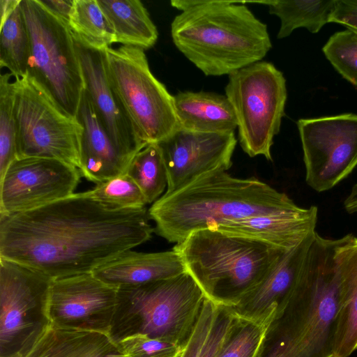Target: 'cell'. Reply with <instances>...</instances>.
Returning <instances> with one entry per match:
<instances>
[{
	"label": "cell",
	"instance_id": "6da1fadb",
	"mask_svg": "<svg viewBox=\"0 0 357 357\" xmlns=\"http://www.w3.org/2000/svg\"><path fill=\"white\" fill-rule=\"evenodd\" d=\"M146 207L113 209L86 191L19 213L0 215V257L52 279L91 273L149 241Z\"/></svg>",
	"mask_w": 357,
	"mask_h": 357
},
{
	"label": "cell",
	"instance_id": "7a4b0ae2",
	"mask_svg": "<svg viewBox=\"0 0 357 357\" xmlns=\"http://www.w3.org/2000/svg\"><path fill=\"white\" fill-rule=\"evenodd\" d=\"M337 239L314 233L295 286L272 321L258 357H333L347 303L336 271Z\"/></svg>",
	"mask_w": 357,
	"mask_h": 357
},
{
	"label": "cell",
	"instance_id": "3957f363",
	"mask_svg": "<svg viewBox=\"0 0 357 357\" xmlns=\"http://www.w3.org/2000/svg\"><path fill=\"white\" fill-rule=\"evenodd\" d=\"M298 207L285 193L256 178H238L218 170L165 192L149 214L155 223V232L177 244L197 230Z\"/></svg>",
	"mask_w": 357,
	"mask_h": 357
},
{
	"label": "cell",
	"instance_id": "277c9868",
	"mask_svg": "<svg viewBox=\"0 0 357 357\" xmlns=\"http://www.w3.org/2000/svg\"><path fill=\"white\" fill-rule=\"evenodd\" d=\"M176 48L206 76L229 75L261 61L272 47L267 25L243 2L171 1Z\"/></svg>",
	"mask_w": 357,
	"mask_h": 357
},
{
	"label": "cell",
	"instance_id": "5b68a950",
	"mask_svg": "<svg viewBox=\"0 0 357 357\" xmlns=\"http://www.w3.org/2000/svg\"><path fill=\"white\" fill-rule=\"evenodd\" d=\"M173 250L206 298L227 307L257 286L287 252L215 229L192 232Z\"/></svg>",
	"mask_w": 357,
	"mask_h": 357
},
{
	"label": "cell",
	"instance_id": "8992f818",
	"mask_svg": "<svg viewBox=\"0 0 357 357\" xmlns=\"http://www.w3.org/2000/svg\"><path fill=\"white\" fill-rule=\"evenodd\" d=\"M206 297L186 271L146 284L117 288L108 335L116 344L137 335L184 347Z\"/></svg>",
	"mask_w": 357,
	"mask_h": 357
},
{
	"label": "cell",
	"instance_id": "52a82bcc",
	"mask_svg": "<svg viewBox=\"0 0 357 357\" xmlns=\"http://www.w3.org/2000/svg\"><path fill=\"white\" fill-rule=\"evenodd\" d=\"M20 8L30 40L27 77L76 119L85 87L71 31L39 0H21Z\"/></svg>",
	"mask_w": 357,
	"mask_h": 357
},
{
	"label": "cell",
	"instance_id": "ba28073f",
	"mask_svg": "<svg viewBox=\"0 0 357 357\" xmlns=\"http://www.w3.org/2000/svg\"><path fill=\"white\" fill-rule=\"evenodd\" d=\"M109 80L141 142L159 143L179 128L174 96L151 73L144 50H105Z\"/></svg>",
	"mask_w": 357,
	"mask_h": 357
},
{
	"label": "cell",
	"instance_id": "9c48e42d",
	"mask_svg": "<svg viewBox=\"0 0 357 357\" xmlns=\"http://www.w3.org/2000/svg\"><path fill=\"white\" fill-rule=\"evenodd\" d=\"M225 96L234 108L244 152L272 160L271 147L280 130L287 97L282 73L270 62L252 63L229 75Z\"/></svg>",
	"mask_w": 357,
	"mask_h": 357
},
{
	"label": "cell",
	"instance_id": "30bf717a",
	"mask_svg": "<svg viewBox=\"0 0 357 357\" xmlns=\"http://www.w3.org/2000/svg\"><path fill=\"white\" fill-rule=\"evenodd\" d=\"M52 279L0 257V357H23L50 324Z\"/></svg>",
	"mask_w": 357,
	"mask_h": 357
},
{
	"label": "cell",
	"instance_id": "8fae6325",
	"mask_svg": "<svg viewBox=\"0 0 357 357\" xmlns=\"http://www.w3.org/2000/svg\"><path fill=\"white\" fill-rule=\"evenodd\" d=\"M17 158L55 159L80 169L82 127L29 77L15 78Z\"/></svg>",
	"mask_w": 357,
	"mask_h": 357
},
{
	"label": "cell",
	"instance_id": "7c38bea8",
	"mask_svg": "<svg viewBox=\"0 0 357 357\" xmlns=\"http://www.w3.org/2000/svg\"><path fill=\"white\" fill-rule=\"evenodd\" d=\"M297 126L312 189L329 190L357 167V114L301 119Z\"/></svg>",
	"mask_w": 357,
	"mask_h": 357
},
{
	"label": "cell",
	"instance_id": "4fadbf2b",
	"mask_svg": "<svg viewBox=\"0 0 357 357\" xmlns=\"http://www.w3.org/2000/svg\"><path fill=\"white\" fill-rule=\"evenodd\" d=\"M82 176L64 162L44 158H16L0 177V215L31 211L73 193Z\"/></svg>",
	"mask_w": 357,
	"mask_h": 357
},
{
	"label": "cell",
	"instance_id": "5bb4252c",
	"mask_svg": "<svg viewBox=\"0 0 357 357\" xmlns=\"http://www.w3.org/2000/svg\"><path fill=\"white\" fill-rule=\"evenodd\" d=\"M117 288L92 273L52 280L47 304L52 325L108 333L115 312Z\"/></svg>",
	"mask_w": 357,
	"mask_h": 357
},
{
	"label": "cell",
	"instance_id": "9a60e30c",
	"mask_svg": "<svg viewBox=\"0 0 357 357\" xmlns=\"http://www.w3.org/2000/svg\"><path fill=\"white\" fill-rule=\"evenodd\" d=\"M236 143L234 132H202L182 128L158 143L167 169L166 192H174L206 173L229 169Z\"/></svg>",
	"mask_w": 357,
	"mask_h": 357
},
{
	"label": "cell",
	"instance_id": "2e32d148",
	"mask_svg": "<svg viewBox=\"0 0 357 357\" xmlns=\"http://www.w3.org/2000/svg\"><path fill=\"white\" fill-rule=\"evenodd\" d=\"M73 35V34H72ZM84 89L104 129L121 153L130 160L146 145L137 136L110 84L105 50L94 49L73 35Z\"/></svg>",
	"mask_w": 357,
	"mask_h": 357
},
{
	"label": "cell",
	"instance_id": "e0dca14e",
	"mask_svg": "<svg viewBox=\"0 0 357 357\" xmlns=\"http://www.w3.org/2000/svg\"><path fill=\"white\" fill-rule=\"evenodd\" d=\"M76 119L82 127L79 169L82 176L98 184L125 174L131 160L121 153L104 129L85 89Z\"/></svg>",
	"mask_w": 357,
	"mask_h": 357
},
{
	"label": "cell",
	"instance_id": "ac0fdd59",
	"mask_svg": "<svg viewBox=\"0 0 357 357\" xmlns=\"http://www.w3.org/2000/svg\"><path fill=\"white\" fill-rule=\"evenodd\" d=\"M317 220V206H298L293 210L229 222L212 229L288 251L316 231Z\"/></svg>",
	"mask_w": 357,
	"mask_h": 357
},
{
	"label": "cell",
	"instance_id": "d6986e66",
	"mask_svg": "<svg viewBox=\"0 0 357 357\" xmlns=\"http://www.w3.org/2000/svg\"><path fill=\"white\" fill-rule=\"evenodd\" d=\"M314 233L285 252L257 286L228 307L234 315L254 320L273 307L279 310L283 306L295 286Z\"/></svg>",
	"mask_w": 357,
	"mask_h": 357
},
{
	"label": "cell",
	"instance_id": "ffe728a7",
	"mask_svg": "<svg viewBox=\"0 0 357 357\" xmlns=\"http://www.w3.org/2000/svg\"><path fill=\"white\" fill-rule=\"evenodd\" d=\"M185 272V265L174 250L159 252L129 250L97 268L92 273L103 282L119 288L167 279Z\"/></svg>",
	"mask_w": 357,
	"mask_h": 357
},
{
	"label": "cell",
	"instance_id": "44dd1931",
	"mask_svg": "<svg viewBox=\"0 0 357 357\" xmlns=\"http://www.w3.org/2000/svg\"><path fill=\"white\" fill-rule=\"evenodd\" d=\"M336 271L347 301L339 312L333 357H349L357 349V237L337 238Z\"/></svg>",
	"mask_w": 357,
	"mask_h": 357
},
{
	"label": "cell",
	"instance_id": "7402d4cb",
	"mask_svg": "<svg viewBox=\"0 0 357 357\" xmlns=\"http://www.w3.org/2000/svg\"><path fill=\"white\" fill-rule=\"evenodd\" d=\"M179 128L202 132H234L237 119L225 95L181 91L174 96Z\"/></svg>",
	"mask_w": 357,
	"mask_h": 357
},
{
	"label": "cell",
	"instance_id": "603a6c76",
	"mask_svg": "<svg viewBox=\"0 0 357 357\" xmlns=\"http://www.w3.org/2000/svg\"><path fill=\"white\" fill-rule=\"evenodd\" d=\"M23 357H123L108 333L47 326Z\"/></svg>",
	"mask_w": 357,
	"mask_h": 357
},
{
	"label": "cell",
	"instance_id": "cb8c5ba5",
	"mask_svg": "<svg viewBox=\"0 0 357 357\" xmlns=\"http://www.w3.org/2000/svg\"><path fill=\"white\" fill-rule=\"evenodd\" d=\"M115 36V43L146 50L158 38L147 9L139 0H98Z\"/></svg>",
	"mask_w": 357,
	"mask_h": 357
},
{
	"label": "cell",
	"instance_id": "d4e9b609",
	"mask_svg": "<svg viewBox=\"0 0 357 357\" xmlns=\"http://www.w3.org/2000/svg\"><path fill=\"white\" fill-rule=\"evenodd\" d=\"M257 3L268 6L269 13L280 19L277 38L282 39L298 28L318 33L326 24L330 23L335 0H276Z\"/></svg>",
	"mask_w": 357,
	"mask_h": 357
},
{
	"label": "cell",
	"instance_id": "484cf974",
	"mask_svg": "<svg viewBox=\"0 0 357 357\" xmlns=\"http://www.w3.org/2000/svg\"><path fill=\"white\" fill-rule=\"evenodd\" d=\"M0 30L1 68H8L15 78L26 77L30 40L20 3L1 24Z\"/></svg>",
	"mask_w": 357,
	"mask_h": 357
},
{
	"label": "cell",
	"instance_id": "4316f807",
	"mask_svg": "<svg viewBox=\"0 0 357 357\" xmlns=\"http://www.w3.org/2000/svg\"><path fill=\"white\" fill-rule=\"evenodd\" d=\"M68 27L74 36L94 49L105 50L115 43L114 31L98 0H74Z\"/></svg>",
	"mask_w": 357,
	"mask_h": 357
},
{
	"label": "cell",
	"instance_id": "83f0119b",
	"mask_svg": "<svg viewBox=\"0 0 357 357\" xmlns=\"http://www.w3.org/2000/svg\"><path fill=\"white\" fill-rule=\"evenodd\" d=\"M139 186L148 204L154 203L167 187V174L160 147L149 144L133 157L126 172Z\"/></svg>",
	"mask_w": 357,
	"mask_h": 357
},
{
	"label": "cell",
	"instance_id": "f1b7e54d",
	"mask_svg": "<svg viewBox=\"0 0 357 357\" xmlns=\"http://www.w3.org/2000/svg\"><path fill=\"white\" fill-rule=\"evenodd\" d=\"M277 310L275 306L257 319H240L216 357H258Z\"/></svg>",
	"mask_w": 357,
	"mask_h": 357
},
{
	"label": "cell",
	"instance_id": "f546056e",
	"mask_svg": "<svg viewBox=\"0 0 357 357\" xmlns=\"http://www.w3.org/2000/svg\"><path fill=\"white\" fill-rule=\"evenodd\" d=\"M10 73L0 77V177L17 158L15 84Z\"/></svg>",
	"mask_w": 357,
	"mask_h": 357
},
{
	"label": "cell",
	"instance_id": "4dcf8cb0",
	"mask_svg": "<svg viewBox=\"0 0 357 357\" xmlns=\"http://www.w3.org/2000/svg\"><path fill=\"white\" fill-rule=\"evenodd\" d=\"M86 192L93 199L113 209L142 208L148 204L141 189L126 174L96 184Z\"/></svg>",
	"mask_w": 357,
	"mask_h": 357
},
{
	"label": "cell",
	"instance_id": "1f68e13d",
	"mask_svg": "<svg viewBox=\"0 0 357 357\" xmlns=\"http://www.w3.org/2000/svg\"><path fill=\"white\" fill-rule=\"evenodd\" d=\"M322 51L334 68L357 86V32L347 29L335 33Z\"/></svg>",
	"mask_w": 357,
	"mask_h": 357
},
{
	"label": "cell",
	"instance_id": "d6a6232c",
	"mask_svg": "<svg viewBox=\"0 0 357 357\" xmlns=\"http://www.w3.org/2000/svg\"><path fill=\"white\" fill-rule=\"evenodd\" d=\"M117 344L123 357H179L184 347L144 335L126 337Z\"/></svg>",
	"mask_w": 357,
	"mask_h": 357
},
{
	"label": "cell",
	"instance_id": "836d02e7",
	"mask_svg": "<svg viewBox=\"0 0 357 357\" xmlns=\"http://www.w3.org/2000/svg\"><path fill=\"white\" fill-rule=\"evenodd\" d=\"M220 311V305L206 298L197 324L179 357H199Z\"/></svg>",
	"mask_w": 357,
	"mask_h": 357
},
{
	"label": "cell",
	"instance_id": "e575fe53",
	"mask_svg": "<svg viewBox=\"0 0 357 357\" xmlns=\"http://www.w3.org/2000/svg\"><path fill=\"white\" fill-rule=\"evenodd\" d=\"M239 321L240 319L228 307L220 305L219 313L199 357H216L221 347Z\"/></svg>",
	"mask_w": 357,
	"mask_h": 357
},
{
	"label": "cell",
	"instance_id": "d590c367",
	"mask_svg": "<svg viewBox=\"0 0 357 357\" xmlns=\"http://www.w3.org/2000/svg\"><path fill=\"white\" fill-rule=\"evenodd\" d=\"M331 22L357 32V0H335Z\"/></svg>",
	"mask_w": 357,
	"mask_h": 357
},
{
	"label": "cell",
	"instance_id": "8d00e7d4",
	"mask_svg": "<svg viewBox=\"0 0 357 357\" xmlns=\"http://www.w3.org/2000/svg\"><path fill=\"white\" fill-rule=\"evenodd\" d=\"M54 16L68 26L74 0H39Z\"/></svg>",
	"mask_w": 357,
	"mask_h": 357
},
{
	"label": "cell",
	"instance_id": "74e56055",
	"mask_svg": "<svg viewBox=\"0 0 357 357\" xmlns=\"http://www.w3.org/2000/svg\"><path fill=\"white\" fill-rule=\"evenodd\" d=\"M21 0H0L1 24L8 17Z\"/></svg>",
	"mask_w": 357,
	"mask_h": 357
},
{
	"label": "cell",
	"instance_id": "f35d334b",
	"mask_svg": "<svg viewBox=\"0 0 357 357\" xmlns=\"http://www.w3.org/2000/svg\"><path fill=\"white\" fill-rule=\"evenodd\" d=\"M344 206L348 213H357V191H350L344 201Z\"/></svg>",
	"mask_w": 357,
	"mask_h": 357
},
{
	"label": "cell",
	"instance_id": "ab89813d",
	"mask_svg": "<svg viewBox=\"0 0 357 357\" xmlns=\"http://www.w3.org/2000/svg\"><path fill=\"white\" fill-rule=\"evenodd\" d=\"M352 191H357V183L353 185L351 190Z\"/></svg>",
	"mask_w": 357,
	"mask_h": 357
},
{
	"label": "cell",
	"instance_id": "60d3db41",
	"mask_svg": "<svg viewBox=\"0 0 357 357\" xmlns=\"http://www.w3.org/2000/svg\"></svg>",
	"mask_w": 357,
	"mask_h": 357
}]
</instances>
